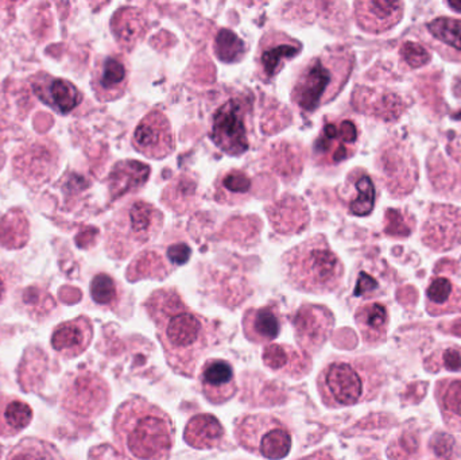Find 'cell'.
<instances>
[{
  "label": "cell",
  "instance_id": "6da1fadb",
  "mask_svg": "<svg viewBox=\"0 0 461 460\" xmlns=\"http://www.w3.org/2000/svg\"><path fill=\"white\" fill-rule=\"evenodd\" d=\"M145 308L156 324L167 365L177 374L194 377L203 356L221 342L216 324L194 312L176 289L154 292Z\"/></svg>",
  "mask_w": 461,
  "mask_h": 460
},
{
  "label": "cell",
  "instance_id": "7a4b0ae2",
  "mask_svg": "<svg viewBox=\"0 0 461 460\" xmlns=\"http://www.w3.org/2000/svg\"><path fill=\"white\" fill-rule=\"evenodd\" d=\"M113 437L132 460H167L175 446V424L165 410L132 397L116 410Z\"/></svg>",
  "mask_w": 461,
  "mask_h": 460
},
{
  "label": "cell",
  "instance_id": "3957f363",
  "mask_svg": "<svg viewBox=\"0 0 461 460\" xmlns=\"http://www.w3.org/2000/svg\"><path fill=\"white\" fill-rule=\"evenodd\" d=\"M384 383L376 359L338 358L324 366L317 378V391L325 407H352L378 396Z\"/></svg>",
  "mask_w": 461,
  "mask_h": 460
},
{
  "label": "cell",
  "instance_id": "277c9868",
  "mask_svg": "<svg viewBox=\"0 0 461 460\" xmlns=\"http://www.w3.org/2000/svg\"><path fill=\"white\" fill-rule=\"evenodd\" d=\"M354 53L330 48L312 59L298 73L292 99L301 110L312 111L330 102L343 88L354 68Z\"/></svg>",
  "mask_w": 461,
  "mask_h": 460
},
{
  "label": "cell",
  "instance_id": "5b68a950",
  "mask_svg": "<svg viewBox=\"0 0 461 460\" xmlns=\"http://www.w3.org/2000/svg\"><path fill=\"white\" fill-rule=\"evenodd\" d=\"M287 283L308 293H330L341 285L344 267L324 237H314L284 257Z\"/></svg>",
  "mask_w": 461,
  "mask_h": 460
},
{
  "label": "cell",
  "instance_id": "8992f818",
  "mask_svg": "<svg viewBox=\"0 0 461 460\" xmlns=\"http://www.w3.org/2000/svg\"><path fill=\"white\" fill-rule=\"evenodd\" d=\"M162 213L145 202H132L116 213L108 226L107 248L111 256L124 258L135 248L158 235Z\"/></svg>",
  "mask_w": 461,
  "mask_h": 460
},
{
  "label": "cell",
  "instance_id": "52a82bcc",
  "mask_svg": "<svg viewBox=\"0 0 461 460\" xmlns=\"http://www.w3.org/2000/svg\"><path fill=\"white\" fill-rule=\"evenodd\" d=\"M235 437L244 450L268 460L286 458L292 450V432L273 415H244L236 420Z\"/></svg>",
  "mask_w": 461,
  "mask_h": 460
},
{
  "label": "cell",
  "instance_id": "ba28073f",
  "mask_svg": "<svg viewBox=\"0 0 461 460\" xmlns=\"http://www.w3.org/2000/svg\"><path fill=\"white\" fill-rule=\"evenodd\" d=\"M110 399V386L94 372L75 373L62 386V408L70 415L86 420L102 415Z\"/></svg>",
  "mask_w": 461,
  "mask_h": 460
},
{
  "label": "cell",
  "instance_id": "9c48e42d",
  "mask_svg": "<svg viewBox=\"0 0 461 460\" xmlns=\"http://www.w3.org/2000/svg\"><path fill=\"white\" fill-rule=\"evenodd\" d=\"M249 105L241 99L224 103L213 118L211 138L221 150L240 156L249 149Z\"/></svg>",
  "mask_w": 461,
  "mask_h": 460
},
{
  "label": "cell",
  "instance_id": "30bf717a",
  "mask_svg": "<svg viewBox=\"0 0 461 460\" xmlns=\"http://www.w3.org/2000/svg\"><path fill=\"white\" fill-rule=\"evenodd\" d=\"M294 337L301 350L319 353L330 339L335 326V316L324 305L305 304L293 315Z\"/></svg>",
  "mask_w": 461,
  "mask_h": 460
},
{
  "label": "cell",
  "instance_id": "8fae6325",
  "mask_svg": "<svg viewBox=\"0 0 461 460\" xmlns=\"http://www.w3.org/2000/svg\"><path fill=\"white\" fill-rule=\"evenodd\" d=\"M357 129L354 122H327L313 146L314 159L320 165H335L355 153Z\"/></svg>",
  "mask_w": 461,
  "mask_h": 460
},
{
  "label": "cell",
  "instance_id": "7c38bea8",
  "mask_svg": "<svg viewBox=\"0 0 461 460\" xmlns=\"http://www.w3.org/2000/svg\"><path fill=\"white\" fill-rule=\"evenodd\" d=\"M422 240L435 251L456 248L461 242V210L454 205H433L422 230Z\"/></svg>",
  "mask_w": 461,
  "mask_h": 460
},
{
  "label": "cell",
  "instance_id": "4fadbf2b",
  "mask_svg": "<svg viewBox=\"0 0 461 460\" xmlns=\"http://www.w3.org/2000/svg\"><path fill=\"white\" fill-rule=\"evenodd\" d=\"M135 149L149 158H164L175 150L172 127L164 113L159 111L146 115L135 130Z\"/></svg>",
  "mask_w": 461,
  "mask_h": 460
},
{
  "label": "cell",
  "instance_id": "5bb4252c",
  "mask_svg": "<svg viewBox=\"0 0 461 460\" xmlns=\"http://www.w3.org/2000/svg\"><path fill=\"white\" fill-rule=\"evenodd\" d=\"M129 81L127 61L118 54L99 57L92 70V88L100 102L118 99L126 92Z\"/></svg>",
  "mask_w": 461,
  "mask_h": 460
},
{
  "label": "cell",
  "instance_id": "9a60e30c",
  "mask_svg": "<svg viewBox=\"0 0 461 460\" xmlns=\"http://www.w3.org/2000/svg\"><path fill=\"white\" fill-rule=\"evenodd\" d=\"M382 170L390 191L395 196H405L416 186L419 167L413 154L402 146H392L384 151Z\"/></svg>",
  "mask_w": 461,
  "mask_h": 460
},
{
  "label": "cell",
  "instance_id": "2e32d148",
  "mask_svg": "<svg viewBox=\"0 0 461 460\" xmlns=\"http://www.w3.org/2000/svg\"><path fill=\"white\" fill-rule=\"evenodd\" d=\"M303 45L281 32H271L260 41L258 49V72L260 78L270 81L282 69L287 59H294Z\"/></svg>",
  "mask_w": 461,
  "mask_h": 460
},
{
  "label": "cell",
  "instance_id": "e0dca14e",
  "mask_svg": "<svg viewBox=\"0 0 461 460\" xmlns=\"http://www.w3.org/2000/svg\"><path fill=\"white\" fill-rule=\"evenodd\" d=\"M199 385L203 396L211 404H226L238 391L232 365L224 359H208L200 369Z\"/></svg>",
  "mask_w": 461,
  "mask_h": 460
},
{
  "label": "cell",
  "instance_id": "ac0fdd59",
  "mask_svg": "<svg viewBox=\"0 0 461 460\" xmlns=\"http://www.w3.org/2000/svg\"><path fill=\"white\" fill-rule=\"evenodd\" d=\"M32 86L41 102L62 115L72 113L83 100V95L75 84L64 78L54 77L48 73L35 75L32 80Z\"/></svg>",
  "mask_w": 461,
  "mask_h": 460
},
{
  "label": "cell",
  "instance_id": "d6986e66",
  "mask_svg": "<svg viewBox=\"0 0 461 460\" xmlns=\"http://www.w3.org/2000/svg\"><path fill=\"white\" fill-rule=\"evenodd\" d=\"M92 338H94L92 321L86 316H78L54 329L50 345L61 358L73 359L86 351L91 345Z\"/></svg>",
  "mask_w": 461,
  "mask_h": 460
},
{
  "label": "cell",
  "instance_id": "ffe728a7",
  "mask_svg": "<svg viewBox=\"0 0 461 460\" xmlns=\"http://www.w3.org/2000/svg\"><path fill=\"white\" fill-rule=\"evenodd\" d=\"M262 359L265 366L271 372L293 380H301L305 377L313 367V362L308 353L297 350L289 345L273 343L266 346Z\"/></svg>",
  "mask_w": 461,
  "mask_h": 460
},
{
  "label": "cell",
  "instance_id": "44dd1931",
  "mask_svg": "<svg viewBox=\"0 0 461 460\" xmlns=\"http://www.w3.org/2000/svg\"><path fill=\"white\" fill-rule=\"evenodd\" d=\"M357 23L368 32H384L400 23L403 15L402 2L365 0L355 5Z\"/></svg>",
  "mask_w": 461,
  "mask_h": 460
},
{
  "label": "cell",
  "instance_id": "7402d4cb",
  "mask_svg": "<svg viewBox=\"0 0 461 460\" xmlns=\"http://www.w3.org/2000/svg\"><path fill=\"white\" fill-rule=\"evenodd\" d=\"M282 319L274 305L251 308L244 313L243 331L249 342L268 345L281 334Z\"/></svg>",
  "mask_w": 461,
  "mask_h": 460
},
{
  "label": "cell",
  "instance_id": "603a6c76",
  "mask_svg": "<svg viewBox=\"0 0 461 460\" xmlns=\"http://www.w3.org/2000/svg\"><path fill=\"white\" fill-rule=\"evenodd\" d=\"M357 110L384 121H395L405 113L408 103L392 92L359 88L354 95Z\"/></svg>",
  "mask_w": 461,
  "mask_h": 460
},
{
  "label": "cell",
  "instance_id": "cb8c5ba5",
  "mask_svg": "<svg viewBox=\"0 0 461 460\" xmlns=\"http://www.w3.org/2000/svg\"><path fill=\"white\" fill-rule=\"evenodd\" d=\"M184 440L196 450H215L223 446L226 429L215 416L203 413L194 416L188 421L184 431Z\"/></svg>",
  "mask_w": 461,
  "mask_h": 460
},
{
  "label": "cell",
  "instance_id": "d4e9b609",
  "mask_svg": "<svg viewBox=\"0 0 461 460\" xmlns=\"http://www.w3.org/2000/svg\"><path fill=\"white\" fill-rule=\"evenodd\" d=\"M274 229L281 234H293L305 229L309 211L303 200L294 196L284 197L267 210Z\"/></svg>",
  "mask_w": 461,
  "mask_h": 460
},
{
  "label": "cell",
  "instance_id": "484cf974",
  "mask_svg": "<svg viewBox=\"0 0 461 460\" xmlns=\"http://www.w3.org/2000/svg\"><path fill=\"white\" fill-rule=\"evenodd\" d=\"M355 321L366 345H378L386 339L390 323L386 305L381 302L362 305L355 313Z\"/></svg>",
  "mask_w": 461,
  "mask_h": 460
},
{
  "label": "cell",
  "instance_id": "4316f807",
  "mask_svg": "<svg viewBox=\"0 0 461 460\" xmlns=\"http://www.w3.org/2000/svg\"><path fill=\"white\" fill-rule=\"evenodd\" d=\"M32 420V410L15 396H0V437H14L27 428Z\"/></svg>",
  "mask_w": 461,
  "mask_h": 460
},
{
  "label": "cell",
  "instance_id": "83f0119b",
  "mask_svg": "<svg viewBox=\"0 0 461 460\" xmlns=\"http://www.w3.org/2000/svg\"><path fill=\"white\" fill-rule=\"evenodd\" d=\"M150 176V167L138 161H122L113 167L110 175V192L113 199L137 191L145 185Z\"/></svg>",
  "mask_w": 461,
  "mask_h": 460
},
{
  "label": "cell",
  "instance_id": "f1b7e54d",
  "mask_svg": "<svg viewBox=\"0 0 461 460\" xmlns=\"http://www.w3.org/2000/svg\"><path fill=\"white\" fill-rule=\"evenodd\" d=\"M435 397L446 426L452 431L461 432V377L438 381Z\"/></svg>",
  "mask_w": 461,
  "mask_h": 460
},
{
  "label": "cell",
  "instance_id": "f546056e",
  "mask_svg": "<svg viewBox=\"0 0 461 460\" xmlns=\"http://www.w3.org/2000/svg\"><path fill=\"white\" fill-rule=\"evenodd\" d=\"M427 310L433 316L461 312V289L447 278H435L427 289Z\"/></svg>",
  "mask_w": 461,
  "mask_h": 460
},
{
  "label": "cell",
  "instance_id": "4dcf8cb0",
  "mask_svg": "<svg viewBox=\"0 0 461 460\" xmlns=\"http://www.w3.org/2000/svg\"><path fill=\"white\" fill-rule=\"evenodd\" d=\"M113 32L122 46L132 48L146 34V18L140 10L123 8L115 14L113 19Z\"/></svg>",
  "mask_w": 461,
  "mask_h": 460
},
{
  "label": "cell",
  "instance_id": "1f68e13d",
  "mask_svg": "<svg viewBox=\"0 0 461 460\" xmlns=\"http://www.w3.org/2000/svg\"><path fill=\"white\" fill-rule=\"evenodd\" d=\"M5 460H65L56 446L37 437H27L14 446Z\"/></svg>",
  "mask_w": 461,
  "mask_h": 460
},
{
  "label": "cell",
  "instance_id": "d6a6232c",
  "mask_svg": "<svg viewBox=\"0 0 461 460\" xmlns=\"http://www.w3.org/2000/svg\"><path fill=\"white\" fill-rule=\"evenodd\" d=\"M430 34L461 53V21L460 19L438 18L428 24Z\"/></svg>",
  "mask_w": 461,
  "mask_h": 460
},
{
  "label": "cell",
  "instance_id": "836d02e7",
  "mask_svg": "<svg viewBox=\"0 0 461 460\" xmlns=\"http://www.w3.org/2000/svg\"><path fill=\"white\" fill-rule=\"evenodd\" d=\"M91 296L96 304L113 308L116 307L121 299V289L111 275L100 273L92 280Z\"/></svg>",
  "mask_w": 461,
  "mask_h": 460
},
{
  "label": "cell",
  "instance_id": "e575fe53",
  "mask_svg": "<svg viewBox=\"0 0 461 460\" xmlns=\"http://www.w3.org/2000/svg\"><path fill=\"white\" fill-rule=\"evenodd\" d=\"M215 51L221 61L238 62L246 53V45L235 32L223 29L216 35Z\"/></svg>",
  "mask_w": 461,
  "mask_h": 460
},
{
  "label": "cell",
  "instance_id": "d590c367",
  "mask_svg": "<svg viewBox=\"0 0 461 460\" xmlns=\"http://www.w3.org/2000/svg\"><path fill=\"white\" fill-rule=\"evenodd\" d=\"M428 370L436 373L438 370H448L452 373H461V347L456 345H447L436 351L427 359L425 364Z\"/></svg>",
  "mask_w": 461,
  "mask_h": 460
},
{
  "label": "cell",
  "instance_id": "8d00e7d4",
  "mask_svg": "<svg viewBox=\"0 0 461 460\" xmlns=\"http://www.w3.org/2000/svg\"><path fill=\"white\" fill-rule=\"evenodd\" d=\"M357 196L352 200L349 210L357 216H366L373 211L374 203H375V188L373 181L367 175H362L357 178Z\"/></svg>",
  "mask_w": 461,
  "mask_h": 460
},
{
  "label": "cell",
  "instance_id": "74e56055",
  "mask_svg": "<svg viewBox=\"0 0 461 460\" xmlns=\"http://www.w3.org/2000/svg\"><path fill=\"white\" fill-rule=\"evenodd\" d=\"M414 221L400 210H389L386 212L384 231L390 237L406 238L413 231Z\"/></svg>",
  "mask_w": 461,
  "mask_h": 460
},
{
  "label": "cell",
  "instance_id": "f35d334b",
  "mask_svg": "<svg viewBox=\"0 0 461 460\" xmlns=\"http://www.w3.org/2000/svg\"><path fill=\"white\" fill-rule=\"evenodd\" d=\"M221 189L227 194H244L251 188V181L239 170H232L221 178Z\"/></svg>",
  "mask_w": 461,
  "mask_h": 460
},
{
  "label": "cell",
  "instance_id": "ab89813d",
  "mask_svg": "<svg viewBox=\"0 0 461 460\" xmlns=\"http://www.w3.org/2000/svg\"><path fill=\"white\" fill-rule=\"evenodd\" d=\"M401 56L411 68L424 67L430 59V54L419 43L405 42L401 48Z\"/></svg>",
  "mask_w": 461,
  "mask_h": 460
},
{
  "label": "cell",
  "instance_id": "60d3db41",
  "mask_svg": "<svg viewBox=\"0 0 461 460\" xmlns=\"http://www.w3.org/2000/svg\"><path fill=\"white\" fill-rule=\"evenodd\" d=\"M167 258L176 265H184L191 258V248L185 243H177L170 246L167 250Z\"/></svg>",
  "mask_w": 461,
  "mask_h": 460
},
{
  "label": "cell",
  "instance_id": "b9f144b4",
  "mask_svg": "<svg viewBox=\"0 0 461 460\" xmlns=\"http://www.w3.org/2000/svg\"><path fill=\"white\" fill-rule=\"evenodd\" d=\"M378 289V284L371 275L366 273H360L357 280V288H355V296H370Z\"/></svg>",
  "mask_w": 461,
  "mask_h": 460
},
{
  "label": "cell",
  "instance_id": "7bdbcfd3",
  "mask_svg": "<svg viewBox=\"0 0 461 460\" xmlns=\"http://www.w3.org/2000/svg\"><path fill=\"white\" fill-rule=\"evenodd\" d=\"M13 281V273H11L10 267L0 265V304L7 299Z\"/></svg>",
  "mask_w": 461,
  "mask_h": 460
},
{
  "label": "cell",
  "instance_id": "ee69618b",
  "mask_svg": "<svg viewBox=\"0 0 461 460\" xmlns=\"http://www.w3.org/2000/svg\"><path fill=\"white\" fill-rule=\"evenodd\" d=\"M300 460H335L333 456L330 455L328 451L321 450L319 453L312 454V455L306 456V458H303Z\"/></svg>",
  "mask_w": 461,
  "mask_h": 460
},
{
  "label": "cell",
  "instance_id": "f6af8a7d",
  "mask_svg": "<svg viewBox=\"0 0 461 460\" xmlns=\"http://www.w3.org/2000/svg\"><path fill=\"white\" fill-rule=\"evenodd\" d=\"M447 5L461 13V0H451V2H447Z\"/></svg>",
  "mask_w": 461,
  "mask_h": 460
},
{
  "label": "cell",
  "instance_id": "bcb514c9",
  "mask_svg": "<svg viewBox=\"0 0 461 460\" xmlns=\"http://www.w3.org/2000/svg\"><path fill=\"white\" fill-rule=\"evenodd\" d=\"M5 151H3V149L0 148V169H2L3 165H5Z\"/></svg>",
  "mask_w": 461,
  "mask_h": 460
},
{
  "label": "cell",
  "instance_id": "7dc6e473",
  "mask_svg": "<svg viewBox=\"0 0 461 460\" xmlns=\"http://www.w3.org/2000/svg\"><path fill=\"white\" fill-rule=\"evenodd\" d=\"M454 118L457 119V121H461V111L460 113H455Z\"/></svg>",
  "mask_w": 461,
  "mask_h": 460
}]
</instances>
